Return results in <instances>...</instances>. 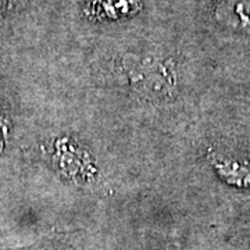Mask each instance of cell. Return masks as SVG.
Segmentation results:
<instances>
[{
  "label": "cell",
  "instance_id": "6da1fadb",
  "mask_svg": "<svg viewBox=\"0 0 250 250\" xmlns=\"http://www.w3.org/2000/svg\"><path fill=\"white\" fill-rule=\"evenodd\" d=\"M210 161L220 175L228 185H233L238 188H250V171L241 166L239 163L231 160H223L215 157L214 154L210 156Z\"/></svg>",
  "mask_w": 250,
  "mask_h": 250
},
{
  "label": "cell",
  "instance_id": "7a4b0ae2",
  "mask_svg": "<svg viewBox=\"0 0 250 250\" xmlns=\"http://www.w3.org/2000/svg\"><path fill=\"white\" fill-rule=\"evenodd\" d=\"M6 135H7V124H6V120L0 118V153H1L3 146H4Z\"/></svg>",
  "mask_w": 250,
  "mask_h": 250
}]
</instances>
